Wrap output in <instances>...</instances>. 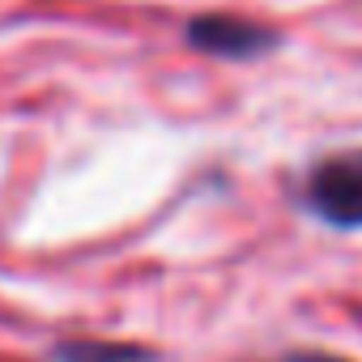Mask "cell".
Masks as SVG:
<instances>
[{
	"label": "cell",
	"instance_id": "cell-1",
	"mask_svg": "<svg viewBox=\"0 0 362 362\" xmlns=\"http://www.w3.org/2000/svg\"><path fill=\"white\" fill-rule=\"evenodd\" d=\"M298 209L341 235H362V145L332 149L303 170Z\"/></svg>",
	"mask_w": 362,
	"mask_h": 362
},
{
	"label": "cell",
	"instance_id": "cell-2",
	"mask_svg": "<svg viewBox=\"0 0 362 362\" xmlns=\"http://www.w3.org/2000/svg\"><path fill=\"white\" fill-rule=\"evenodd\" d=\"M184 43L209 60L226 64H252L264 60L281 47V30L264 26L256 18H235V13H197L184 22Z\"/></svg>",
	"mask_w": 362,
	"mask_h": 362
},
{
	"label": "cell",
	"instance_id": "cell-3",
	"mask_svg": "<svg viewBox=\"0 0 362 362\" xmlns=\"http://www.w3.org/2000/svg\"><path fill=\"white\" fill-rule=\"evenodd\" d=\"M47 362H166L162 349L145 341H103V337H60L47 349Z\"/></svg>",
	"mask_w": 362,
	"mask_h": 362
},
{
	"label": "cell",
	"instance_id": "cell-4",
	"mask_svg": "<svg viewBox=\"0 0 362 362\" xmlns=\"http://www.w3.org/2000/svg\"><path fill=\"white\" fill-rule=\"evenodd\" d=\"M273 362H354V358H341V354H328V349H290Z\"/></svg>",
	"mask_w": 362,
	"mask_h": 362
}]
</instances>
